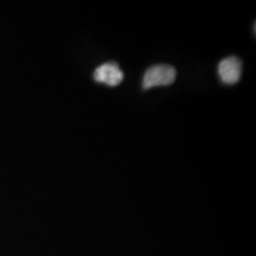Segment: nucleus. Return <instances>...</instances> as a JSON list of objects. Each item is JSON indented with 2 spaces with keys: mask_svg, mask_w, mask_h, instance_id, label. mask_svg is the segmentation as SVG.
I'll return each instance as SVG.
<instances>
[{
  "mask_svg": "<svg viewBox=\"0 0 256 256\" xmlns=\"http://www.w3.org/2000/svg\"><path fill=\"white\" fill-rule=\"evenodd\" d=\"M177 78V72L174 66L168 64H158L147 69L142 78V88L151 89L162 86L172 84Z\"/></svg>",
  "mask_w": 256,
  "mask_h": 256,
  "instance_id": "1",
  "label": "nucleus"
},
{
  "mask_svg": "<svg viewBox=\"0 0 256 256\" xmlns=\"http://www.w3.org/2000/svg\"><path fill=\"white\" fill-rule=\"evenodd\" d=\"M92 78L98 83H104L110 87H116L122 82L124 75L119 64L115 62H106L95 69Z\"/></svg>",
  "mask_w": 256,
  "mask_h": 256,
  "instance_id": "2",
  "label": "nucleus"
},
{
  "mask_svg": "<svg viewBox=\"0 0 256 256\" xmlns=\"http://www.w3.org/2000/svg\"><path fill=\"white\" fill-rule=\"evenodd\" d=\"M217 72H218V76L223 83L235 84L242 76V63L238 57H228V58L220 60Z\"/></svg>",
  "mask_w": 256,
  "mask_h": 256,
  "instance_id": "3",
  "label": "nucleus"
}]
</instances>
